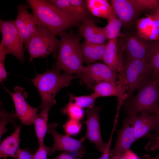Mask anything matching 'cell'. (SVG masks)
Here are the masks:
<instances>
[{
	"label": "cell",
	"mask_w": 159,
	"mask_h": 159,
	"mask_svg": "<svg viewBox=\"0 0 159 159\" xmlns=\"http://www.w3.org/2000/svg\"><path fill=\"white\" fill-rule=\"evenodd\" d=\"M21 129V126H18L11 135L1 141L0 145V159H7L9 157L15 158L20 148Z\"/></svg>",
	"instance_id": "obj_17"
},
{
	"label": "cell",
	"mask_w": 159,
	"mask_h": 159,
	"mask_svg": "<svg viewBox=\"0 0 159 159\" xmlns=\"http://www.w3.org/2000/svg\"><path fill=\"white\" fill-rule=\"evenodd\" d=\"M58 124L52 123L48 125L47 132L52 135L54 143L49 155L57 151H64L70 153L75 159H81L86 153L83 143L86 139L84 136L78 140L66 135L59 134L56 130Z\"/></svg>",
	"instance_id": "obj_6"
},
{
	"label": "cell",
	"mask_w": 159,
	"mask_h": 159,
	"mask_svg": "<svg viewBox=\"0 0 159 159\" xmlns=\"http://www.w3.org/2000/svg\"><path fill=\"white\" fill-rule=\"evenodd\" d=\"M147 151H154L159 150V136L153 139H149V141L145 147Z\"/></svg>",
	"instance_id": "obj_36"
},
{
	"label": "cell",
	"mask_w": 159,
	"mask_h": 159,
	"mask_svg": "<svg viewBox=\"0 0 159 159\" xmlns=\"http://www.w3.org/2000/svg\"><path fill=\"white\" fill-rule=\"evenodd\" d=\"M125 47L131 58L147 60L150 47L137 38H129L126 42Z\"/></svg>",
	"instance_id": "obj_21"
},
{
	"label": "cell",
	"mask_w": 159,
	"mask_h": 159,
	"mask_svg": "<svg viewBox=\"0 0 159 159\" xmlns=\"http://www.w3.org/2000/svg\"><path fill=\"white\" fill-rule=\"evenodd\" d=\"M148 80L138 89L128 105V115H136L139 113L155 115L159 105V77Z\"/></svg>",
	"instance_id": "obj_4"
},
{
	"label": "cell",
	"mask_w": 159,
	"mask_h": 159,
	"mask_svg": "<svg viewBox=\"0 0 159 159\" xmlns=\"http://www.w3.org/2000/svg\"><path fill=\"white\" fill-rule=\"evenodd\" d=\"M107 19V24L103 27L107 39L110 40L117 39L120 35L122 22L117 18L113 9Z\"/></svg>",
	"instance_id": "obj_24"
},
{
	"label": "cell",
	"mask_w": 159,
	"mask_h": 159,
	"mask_svg": "<svg viewBox=\"0 0 159 159\" xmlns=\"http://www.w3.org/2000/svg\"><path fill=\"white\" fill-rule=\"evenodd\" d=\"M39 145L38 148L33 154V159H47V155H49L51 148L44 143Z\"/></svg>",
	"instance_id": "obj_34"
},
{
	"label": "cell",
	"mask_w": 159,
	"mask_h": 159,
	"mask_svg": "<svg viewBox=\"0 0 159 159\" xmlns=\"http://www.w3.org/2000/svg\"><path fill=\"white\" fill-rule=\"evenodd\" d=\"M154 17L155 19L159 24V8H156L154 13Z\"/></svg>",
	"instance_id": "obj_43"
},
{
	"label": "cell",
	"mask_w": 159,
	"mask_h": 159,
	"mask_svg": "<svg viewBox=\"0 0 159 159\" xmlns=\"http://www.w3.org/2000/svg\"><path fill=\"white\" fill-rule=\"evenodd\" d=\"M0 31L2 43L6 55L10 54L23 62L25 47L22 39L13 21L0 19Z\"/></svg>",
	"instance_id": "obj_7"
},
{
	"label": "cell",
	"mask_w": 159,
	"mask_h": 159,
	"mask_svg": "<svg viewBox=\"0 0 159 159\" xmlns=\"http://www.w3.org/2000/svg\"><path fill=\"white\" fill-rule=\"evenodd\" d=\"M105 48V44H95L85 41L80 44L83 62L89 64L102 60Z\"/></svg>",
	"instance_id": "obj_18"
},
{
	"label": "cell",
	"mask_w": 159,
	"mask_h": 159,
	"mask_svg": "<svg viewBox=\"0 0 159 159\" xmlns=\"http://www.w3.org/2000/svg\"><path fill=\"white\" fill-rule=\"evenodd\" d=\"M0 117V139L1 140L2 135L7 131L6 126L8 123H11L14 128L16 127L18 125L16 124L17 117L15 113L8 112L1 105Z\"/></svg>",
	"instance_id": "obj_27"
},
{
	"label": "cell",
	"mask_w": 159,
	"mask_h": 159,
	"mask_svg": "<svg viewBox=\"0 0 159 159\" xmlns=\"http://www.w3.org/2000/svg\"><path fill=\"white\" fill-rule=\"evenodd\" d=\"M117 75L106 64L97 63L85 67L80 77L88 87H91L93 84L103 81L117 84Z\"/></svg>",
	"instance_id": "obj_11"
},
{
	"label": "cell",
	"mask_w": 159,
	"mask_h": 159,
	"mask_svg": "<svg viewBox=\"0 0 159 159\" xmlns=\"http://www.w3.org/2000/svg\"><path fill=\"white\" fill-rule=\"evenodd\" d=\"M112 137L111 136L110 138L107 143V146L105 149L102 153V155L100 158L98 159H110V146L111 142L112 140Z\"/></svg>",
	"instance_id": "obj_38"
},
{
	"label": "cell",
	"mask_w": 159,
	"mask_h": 159,
	"mask_svg": "<svg viewBox=\"0 0 159 159\" xmlns=\"http://www.w3.org/2000/svg\"><path fill=\"white\" fill-rule=\"evenodd\" d=\"M33 154L29 150L20 148L14 159H33Z\"/></svg>",
	"instance_id": "obj_35"
},
{
	"label": "cell",
	"mask_w": 159,
	"mask_h": 159,
	"mask_svg": "<svg viewBox=\"0 0 159 159\" xmlns=\"http://www.w3.org/2000/svg\"><path fill=\"white\" fill-rule=\"evenodd\" d=\"M124 76H118L117 84L107 82H101L95 85L93 87V94L97 98L100 97L115 96L118 97L119 102L117 111L119 112L123 100L127 98L125 90H127L126 78Z\"/></svg>",
	"instance_id": "obj_14"
},
{
	"label": "cell",
	"mask_w": 159,
	"mask_h": 159,
	"mask_svg": "<svg viewBox=\"0 0 159 159\" xmlns=\"http://www.w3.org/2000/svg\"><path fill=\"white\" fill-rule=\"evenodd\" d=\"M27 2L39 23L56 35L79 25L47 0H28Z\"/></svg>",
	"instance_id": "obj_2"
},
{
	"label": "cell",
	"mask_w": 159,
	"mask_h": 159,
	"mask_svg": "<svg viewBox=\"0 0 159 159\" xmlns=\"http://www.w3.org/2000/svg\"><path fill=\"white\" fill-rule=\"evenodd\" d=\"M5 89L11 96L14 104L15 114L21 124L28 126L33 124L38 109L32 107L26 101L27 92L24 88L19 86L14 87L13 93L6 88Z\"/></svg>",
	"instance_id": "obj_9"
},
{
	"label": "cell",
	"mask_w": 159,
	"mask_h": 159,
	"mask_svg": "<svg viewBox=\"0 0 159 159\" xmlns=\"http://www.w3.org/2000/svg\"><path fill=\"white\" fill-rule=\"evenodd\" d=\"M155 122V116L154 114L144 112L136 116L134 126L135 141L148 136L151 131L154 130Z\"/></svg>",
	"instance_id": "obj_16"
},
{
	"label": "cell",
	"mask_w": 159,
	"mask_h": 159,
	"mask_svg": "<svg viewBox=\"0 0 159 159\" xmlns=\"http://www.w3.org/2000/svg\"></svg>",
	"instance_id": "obj_44"
},
{
	"label": "cell",
	"mask_w": 159,
	"mask_h": 159,
	"mask_svg": "<svg viewBox=\"0 0 159 159\" xmlns=\"http://www.w3.org/2000/svg\"><path fill=\"white\" fill-rule=\"evenodd\" d=\"M72 6L78 15L84 20L90 18L86 0H69Z\"/></svg>",
	"instance_id": "obj_31"
},
{
	"label": "cell",
	"mask_w": 159,
	"mask_h": 159,
	"mask_svg": "<svg viewBox=\"0 0 159 159\" xmlns=\"http://www.w3.org/2000/svg\"><path fill=\"white\" fill-rule=\"evenodd\" d=\"M55 7L73 20L80 24L84 20L76 12L69 0H49Z\"/></svg>",
	"instance_id": "obj_25"
},
{
	"label": "cell",
	"mask_w": 159,
	"mask_h": 159,
	"mask_svg": "<svg viewBox=\"0 0 159 159\" xmlns=\"http://www.w3.org/2000/svg\"><path fill=\"white\" fill-rule=\"evenodd\" d=\"M125 154L127 159H140L138 155L130 149L126 151Z\"/></svg>",
	"instance_id": "obj_40"
},
{
	"label": "cell",
	"mask_w": 159,
	"mask_h": 159,
	"mask_svg": "<svg viewBox=\"0 0 159 159\" xmlns=\"http://www.w3.org/2000/svg\"><path fill=\"white\" fill-rule=\"evenodd\" d=\"M63 127L66 135L70 137L79 133L82 129V124L80 121L69 119Z\"/></svg>",
	"instance_id": "obj_30"
},
{
	"label": "cell",
	"mask_w": 159,
	"mask_h": 159,
	"mask_svg": "<svg viewBox=\"0 0 159 159\" xmlns=\"http://www.w3.org/2000/svg\"><path fill=\"white\" fill-rule=\"evenodd\" d=\"M53 159H75L74 157L69 153L63 152Z\"/></svg>",
	"instance_id": "obj_39"
},
{
	"label": "cell",
	"mask_w": 159,
	"mask_h": 159,
	"mask_svg": "<svg viewBox=\"0 0 159 159\" xmlns=\"http://www.w3.org/2000/svg\"><path fill=\"white\" fill-rule=\"evenodd\" d=\"M117 39L109 40L106 44L102 60L105 64L116 73L122 68V62L118 53Z\"/></svg>",
	"instance_id": "obj_20"
},
{
	"label": "cell",
	"mask_w": 159,
	"mask_h": 159,
	"mask_svg": "<svg viewBox=\"0 0 159 159\" xmlns=\"http://www.w3.org/2000/svg\"><path fill=\"white\" fill-rule=\"evenodd\" d=\"M140 159H159V154L154 157L149 155L146 154L141 157Z\"/></svg>",
	"instance_id": "obj_42"
},
{
	"label": "cell",
	"mask_w": 159,
	"mask_h": 159,
	"mask_svg": "<svg viewBox=\"0 0 159 159\" xmlns=\"http://www.w3.org/2000/svg\"><path fill=\"white\" fill-rule=\"evenodd\" d=\"M125 75L127 82V98L148 79V76L152 72L147 60L130 58L125 65Z\"/></svg>",
	"instance_id": "obj_8"
},
{
	"label": "cell",
	"mask_w": 159,
	"mask_h": 159,
	"mask_svg": "<svg viewBox=\"0 0 159 159\" xmlns=\"http://www.w3.org/2000/svg\"><path fill=\"white\" fill-rule=\"evenodd\" d=\"M147 61L153 75L159 77V40L150 47Z\"/></svg>",
	"instance_id": "obj_26"
},
{
	"label": "cell",
	"mask_w": 159,
	"mask_h": 159,
	"mask_svg": "<svg viewBox=\"0 0 159 159\" xmlns=\"http://www.w3.org/2000/svg\"><path fill=\"white\" fill-rule=\"evenodd\" d=\"M79 77L77 75L53 68L41 74H37L32 81L36 87L41 99L40 109L47 106L52 107L56 103L55 97L64 87L68 86L73 79Z\"/></svg>",
	"instance_id": "obj_3"
},
{
	"label": "cell",
	"mask_w": 159,
	"mask_h": 159,
	"mask_svg": "<svg viewBox=\"0 0 159 159\" xmlns=\"http://www.w3.org/2000/svg\"><path fill=\"white\" fill-rule=\"evenodd\" d=\"M51 107H44L41 112L37 115L33 124L39 144H43L45 135L47 132L49 111Z\"/></svg>",
	"instance_id": "obj_22"
},
{
	"label": "cell",
	"mask_w": 159,
	"mask_h": 159,
	"mask_svg": "<svg viewBox=\"0 0 159 159\" xmlns=\"http://www.w3.org/2000/svg\"><path fill=\"white\" fill-rule=\"evenodd\" d=\"M156 122L154 132L152 134H149L148 137L149 139H153L159 136V105L157 113L155 115Z\"/></svg>",
	"instance_id": "obj_37"
},
{
	"label": "cell",
	"mask_w": 159,
	"mask_h": 159,
	"mask_svg": "<svg viewBox=\"0 0 159 159\" xmlns=\"http://www.w3.org/2000/svg\"><path fill=\"white\" fill-rule=\"evenodd\" d=\"M6 55L2 43L0 44V81H5L7 78V72L4 66V60Z\"/></svg>",
	"instance_id": "obj_33"
},
{
	"label": "cell",
	"mask_w": 159,
	"mask_h": 159,
	"mask_svg": "<svg viewBox=\"0 0 159 159\" xmlns=\"http://www.w3.org/2000/svg\"><path fill=\"white\" fill-rule=\"evenodd\" d=\"M100 109V107H98L87 109V119L84 122L86 125V131L84 136L94 144L98 151L102 153L107 143L103 142L101 133L99 120Z\"/></svg>",
	"instance_id": "obj_12"
},
{
	"label": "cell",
	"mask_w": 159,
	"mask_h": 159,
	"mask_svg": "<svg viewBox=\"0 0 159 159\" xmlns=\"http://www.w3.org/2000/svg\"><path fill=\"white\" fill-rule=\"evenodd\" d=\"M59 35L57 60L53 68L76 74L80 78L85 67L82 63L80 44L81 36L72 29Z\"/></svg>",
	"instance_id": "obj_1"
},
{
	"label": "cell",
	"mask_w": 159,
	"mask_h": 159,
	"mask_svg": "<svg viewBox=\"0 0 159 159\" xmlns=\"http://www.w3.org/2000/svg\"><path fill=\"white\" fill-rule=\"evenodd\" d=\"M112 6L118 18L124 23L130 22L137 11L131 0H112Z\"/></svg>",
	"instance_id": "obj_19"
},
{
	"label": "cell",
	"mask_w": 159,
	"mask_h": 159,
	"mask_svg": "<svg viewBox=\"0 0 159 159\" xmlns=\"http://www.w3.org/2000/svg\"><path fill=\"white\" fill-rule=\"evenodd\" d=\"M110 159H127L125 153L123 154H118L110 157Z\"/></svg>",
	"instance_id": "obj_41"
},
{
	"label": "cell",
	"mask_w": 159,
	"mask_h": 159,
	"mask_svg": "<svg viewBox=\"0 0 159 159\" xmlns=\"http://www.w3.org/2000/svg\"><path fill=\"white\" fill-rule=\"evenodd\" d=\"M137 11L159 8V1L157 0H131Z\"/></svg>",
	"instance_id": "obj_32"
},
{
	"label": "cell",
	"mask_w": 159,
	"mask_h": 159,
	"mask_svg": "<svg viewBox=\"0 0 159 159\" xmlns=\"http://www.w3.org/2000/svg\"><path fill=\"white\" fill-rule=\"evenodd\" d=\"M28 6L25 4L17 6L18 14L13 21L22 39L25 48L27 49L29 42L40 24L33 14L28 11Z\"/></svg>",
	"instance_id": "obj_10"
},
{
	"label": "cell",
	"mask_w": 159,
	"mask_h": 159,
	"mask_svg": "<svg viewBox=\"0 0 159 159\" xmlns=\"http://www.w3.org/2000/svg\"><path fill=\"white\" fill-rule=\"evenodd\" d=\"M78 32L86 42L95 44H104L107 39L103 27L97 26L91 18L83 20L78 26Z\"/></svg>",
	"instance_id": "obj_15"
},
{
	"label": "cell",
	"mask_w": 159,
	"mask_h": 159,
	"mask_svg": "<svg viewBox=\"0 0 159 159\" xmlns=\"http://www.w3.org/2000/svg\"><path fill=\"white\" fill-rule=\"evenodd\" d=\"M62 111L63 113L68 115L69 119L80 121L84 117L83 108L69 101Z\"/></svg>",
	"instance_id": "obj_29"
},
{
	"label": "cell",
	"mask_w": 159,
	"mask_h": 159,
	"mask_svg": "<svg viewBox=\"0 0 159 159\" xmlns=\"http://www.w3.org/2000/svg\"><path fill=\"white\" fill-rule=\"evenodd\" d=\"M69 96V101L82 108L93 107L97 98L93 93L89 95L78 96L70 94Z\"/></svg>",
	"instance_id": "obj_28"
},
{
	"label": "cell",
	"mask_w": 159,
	"mask_h": 159,
	"mask_svg": "<svg viewBox=\"0 0 159 159\" xmlns=\"http://www.w3.org/2000/svg\"><path fill=\"white\" fill-rule=\"evenodd\" d=\"M86 4L88 11L93 15L108 19L113 9L106 0H87Z\"/></svg>",
	"instance_id": "obj_23"
},
{
	"label": "cell",
	"mask_w": 159,
	"mask_h": 159,
	"mask_svg": "<svg viewBox=\"0 0 159 159\" xmlns=\"http://www.w3.org/2000/svg\"><path fill=\"white\" fill-rule=\"evenodd\" d=\"M136 116L128 115L124 120L122 128L117 132V138L115 147L110 151V157L125 153L135 141L134 126Z\"/></svg>",
	"instance_id": "obj_13"
},
{
	"label": "cell",
	"mask_w": 159,
	"mask_h": 159,
	"mask_svg": "<svg viewBox=\"0 0 159 159\" xmlns=\"http://www.w3.org/2000/svg\"><path fill=\"white\" fill-rule=\"evenodd\" d=\"M59 39L45 26L40 24L27 47L31 59L45 57L59 48Z\"/></svg>",
	"instance_id": "obj_5"
}]
</instances>
